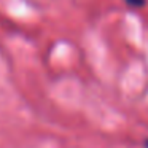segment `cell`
<instances>
[{
  "label": "cell",
  "instance_id": "2",
  "mask_svg": "<svg viewBox=\"0 0 148 148\" xmlns=\"http://www.w3.org/2000/svg\"><path fill=\"white\" fill-rule=\"evenodd\" d=\"M143 143H145V148H148V138H147V140L143 142Z\"/></svg>",
  "mask_w": 148,
  "mask_h": 148
},
{
  "label": "cell",
  "instance_id": "1",
  "mask_svg": "<svg viewBox=\"0 0 148 148\" xmlns=\"http://www.w3.org/2000/svg\"><path fill=\"white\" fill-rule=\"evenodd\" d=\"M126 5L131 8H142L147 5V0H124Z\"/></svg>",
  "mask_w": 148,
  "mask_h": 148
}]
</instances>
